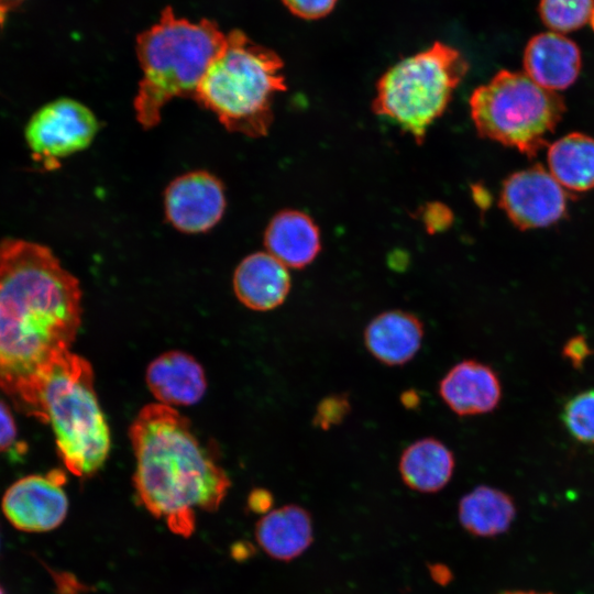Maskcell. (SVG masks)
<instances>
[{
	"instance_id": "obj_19",
	"label": "cell",
	"mask_w": 594,
	"mask_h": 594,
	"mask_svg": "<svg viewBox=\"0 0 594 594\" xmlns=\"http://www.w3.org/2000/svg\"><path fill=\"white\" fill-rule=\"evenodd\" d=\"M398 466L402 480L409 488L436 493L450 482L455 460L442 441L427 437L404 449Z\"/></svg>"
},
{
	"instance_id": "obj_30",
	"label": "cell",
	"mask_w": 594,
	"mask_h": 594,
	"mask_svg": "<svg viewBox=\"0 0 594 594\" xmlns=\"http://www.w3.org/2000/svg\"><path fill=\"white\" fill-rule=\"evenodd\" d=\"M24 1L25 0H0V24H3L7 15Z\"/></svg>"
},
{
	"instance_id": "obj_33",
	"label": "cell",
	"mask_w": 594,
	"mask_h": 594,
	"mask_svg": "<svg viewBox=\"0 0 594 594\" xmlns=\"http://www.w3.org/2000/svg\"><path fill=\"white\" fill-rule=\"evenodd\" d=\"M588 23L591 24L593 31H594V9L591 13V16H590V20H588Z\"/></svg>"
},
{
	"instance_id": "obj_18",
	"label": "cell",
	"mask_w": 594,
	"mask_h": 594,
	"mask_svg": "<svg viewBox=\"0 0 594 594\" xmlns=\"http://www.w3.org/2000/svg\"><path fill=\"white\" fill-rule=\"evenodd\" d=\"M255 538L271 558L289 561L299 557L312 541L309 513L298 505L271 510L257 521Z\"/></svg>"
},
{
	"instance_id": "obj_5",
	"label": "cell",
	"mask_w": 594,
	"mask_h": 594,
	"mask_svg": "<svg viewBox=\"0 0 594 594\" xmlns=\"http://www.w3.org/2000/svg\"><path fill=\"white\" fill-rule=\"evenodd\" d=\"M31 415L48 422L65 466L79 477L106 462L110 432L98 404L91 365L69 349L58 353L41 374Z\"/></svg>"
},
{
	"instance_id": "obj_15",
	"label": "cell",
	"mask_w": 594,
	"mask_h": 594,
	"mask_svg": "<svg viewBox=\"0 0 594 594\" xmlns=\"http://www.w3.org/2000/svg\"><path fill=\"white\" fill-rule=\"evenodd\" d=\"M146 385L158 404L188 406L205 395L207 381L198 361L186 352L172 350L154 359L146 369Z\"/></svg>"
},
{
	"instance_id": "obj_3",
	"label": "cell",
	"mask_w": 594,
	"mask_h": 594,
	"mask_svg": "<svg viewBox=\"0 0 594 594\" xmlns=\"http://www.w3.org/2000/svg\"><path fill=\"white\" fill-rule=\"evenodd\" d=\"M227 33L208 19L190 21L166 7L156 23L136 37L142 72L133 100L135 119L145 130L158 124L163 108L174 98H195Z\"/></svg>"
},
{
	"instance_id": "obj_26",
	"label": "cell",
	"mask_w": 594,
	"mask_h": 594,
	"mask_svg": "<svg viewBox=\"0 0 594 594\" xmlns=\"http://www.w3.org/2000/svg\"><path fill=\"white\" fill-rule=\"evenodd\" d=\"M562 353L572 365L580 367L592 354V350L583 336H575L566 341Z\"/></svg>"
},
{
	"instance_id": "obj_1",
	"label": "cell",
	"mask_w": 594,
	"mask_h": 594,
	"mask_svg": "<svg viewBox=\"0 0 594 594\" xmlns=\"http://www.w3.org/2000/svg\"><path fill=\"white\" fill-rule=\"evenodd\" d=\"M81 290L45 245L0 242V389L31 413L38 378L69 349L80 324Z\"/></svg>"
},
{
	"instance_id": "obj_9",
	"label": "cell",
	"mask_w": 594,
	"mask_h": 594,
	"mask_svg": "<svg viewBox=\"0 0 594 594\" xmlns=\"http://www.w3.org/2000/svg\"><path fill=\"white\" fill-rule=\"evenodd\" d=\"M499 205L520 230L544 228L565 216L568 194L550 172L537 164L505 179Z\"/></svg>"
},
{
	"instance_id": "obj_8",
	"label": "cell",
	"mask_w": 594,
	"mask_h": 594,
	"mask_svg": "<svg viewBox=\"0 0 594 594\" xmlns=\"http://www.w3.org/2000/svg\"><path fill=\"white\" fill-rule=\"evenodd\" d=\"M99 129L95 113L72 98L42 106L30 118L24 135L32 156L47 170L62 160L87 148Z\"/></svg>"
},
{
	"instance_id": "obj_13",
	"label": "cell",
	"mask_w": 594,
	"mask_h": 594,
	"mask_svg": "<svg viewBox=\"0 0 594 594\" xmlns=\"http://www.w3.org/2000/svg\"><path fill=\"white\" fill-rule=\"evenodd\" d=\"M579 46L557 32L532 36L524 51L525 74L540 87L558 91L570 87L581 70Z\"/></svg>"
},
{
	"instance_id": "obj_7",
	"label": "cell",
	"mask_w": 594,
	"mask_h": 594,
	"mask_svg": "<svg viewBox=\"0 0 594 594\" xmlns=\"http://www.w3.org/2000/svg\"><path fill=\"white\" fill-rule=\"evenodd\" d=\"M469 63L455 48L436 42L391 67L378 80L373 111L388 118L417 143L451 101Z\"/></svg>"
},
{
	"instance_id": "obj_20",
	"label": "cell",
	"mask_w": 594,
	"mask_h": 594,
	"mask_svg": "<svg viewBox=\"0 0 594 594\" xmlns=\"http://www.w3.org/2000/svg\"><path fill=\"white\" fill-rule=\"evenodd\" d=\"M550 174L564 188L586 191L594 188V139L579 132L554 141L548 148Z\"/></svg>"
},
{
	"instance_id": "obj_27",
	"label": "cell",
	"mask_w": 594,
	"mask_h": 594,
	"mask_svg": "<svg viewBox=\"0 0 594 594\" xmlns=\"http://www.w3.org/2000/svg\"><path fill=\"white\" fill-rule=\"evenodd\" d=\"M16 438V427L9 408L0 402V452L10 449Z\"/></svg>"
},
{
	"instance_id": "obj_2",
	"label": "cell",
	"mask_w": 594,
	"mask_h": 594,
	"mask_svg": "<svg viewBox=\"0 0 594 594\" xmlns=\"http://www.w3.org/2000/svg\"><path fill=\"white\" fill-rule=\"evenodd\" d=\"M140 503L168 529L190 537L196 510L215 512L231 482L195 435L189 420L162 404L143 407L130 426Z\"/></svg>"
},
{
	"instance_id": "obj_28",
	"label": "cell",
	"mask_w": 594,
	"mask_h": 594,
	"mask_svg": "<svg viewBox=\"0 0 594 594\" xmlns=\"http://www.w3.org/2000/svg\"><path fill=\"white\" fill-rule=\"evenodd\" d=\"M448 210L443 206L429 207L425 213V222L430 229L438 230L444 228V224L450 223L451 216L446 213Z\"/></svg>"
},
{
	"instance_id": "obj_16",
	"label": "cell",
	"mask_w": 594,
	"mask_h": 594,
	"mask_svg": "<svg viewBox=\"0 0 594 594\" xmlns=\"http://www.w3.org/2000/svg\"><path fill=\"white\" fill-rule=\"evenodd\" d=\"M287 268L267 252L248 255L233 274L235 296L252 310L267 311L278 307L290 290Z\"/></svg>"
},
{
	"instance_id": "obj_31",
	"label": "cell",
	"mask_w": 594,
	"mask_h": 594,
	"mask_svg": "<svg viewBox=\"0 0 594 594\" xmlns=\"http://www.w3.org/2000/svg\"><path fill=\"white\" fill-rule=\"evenodd\" d=\"M419 396L415 391H406L400 396V402L406 408H416L419 404Z\"/></svg>"
},
{
	"instance_id": "obj_21",
	"label": "cell",
	"mask_w": 594,
	"mask_h": 594,
	"mask_svg": "<svg viewBox=\"0 0 594 594\" xmlns=\"http://www.w3.org/2000/svg\"><path fill=\"white\" fill-rule=\"evenodd\" d=\"M458 513L468 531L481 537H492L508 529L516 512L506 493L482 485L460 499Z\"/></svg>"
},
{
	"instance_id": "obj_12",
	"label": "cell",
	"mask_w": 594,
	"mask_h": 594,
	"mask_svg": "<svg viewBox=\"0 0 594 594\" xmlns=\"http://www.w3.org/2000/svg\"><path fill=\"white\" fill-rule=\"evenodd\" d=\"M439 395L458 416L483 415L498 406L502 385L491 366L476 360H463L441 378Z\"/></svg>"
},
{
	"instance_id": "obj_22",
	"label": "cell",
	"mask_w": 594,
	"mask_h": 594,
	"mask_svg": "<svg viewBox=\"0 0 594 594\" xmlns=\"http://www.w3.org/2000/svg\"><path fill=\"white\" fill-rule=\"evenodd\" d=\"M594 0H540L539 15L543 24L560 34L588 23Z\"/></svg>"
},
{
	"instance_id": "obj_11",
	"label": "cell",
	"mask_w": 594,
	"mask_h": 594,
	"mask_svg": "<svg viewBox=\"0 0 594 594\" xmlns=\"http://www.w3.org/2000/svg\"><path fill=\"white\" fill-rule=\"evenodd\" d=\"M226 206L223 184L206 170L185 173L173 179L164 191L165 217L183 233L209 231L222 218Z\"/></svg>"
},
{
	"instance_id": "obj_17",
	"label": "cell",
	"mask_w": 594,
	"mask_h": 594,
	"mask_svg": "<svg viewBox=\"0 0 594 594\" xmlns=\"http://www.w3.org/2000/svg\"><path fill=\"white\" fill-rule=\"evenodd\" d=\"M264 244L267 253L286 267L302 268L320 251L319 229L308 215L298 210H283L270 221Z\"/></svg>"
},
{
	"instance_id": "obj_32",
	"label": "cell",
	"mask_w": 594,
	"mask_h": 594,
	"mask_svg": "<svg viewBox=\"0 0 594 594\" xmlns=\"http://www.w3.org/2000/svg\"><path fill=\"white\" fill-rule=\"evenodd\" d=\"M502 594H550V593H538L532 591H516V592H506Z\"/></svg>"
},
{
	"instance_id": "obj_14",
	"label": "cell",
	"mask_w": 594,
	"mask_h": 594,
	"mask_svg": "<svg viewBox=\"0 0 594 594\" xmlns=\"http://www.w3.org/2000/svg\"><path fill=\"white\" fill-rule=\"evenodd\" d=\"M425 336L422 321L413 312L393 309L376 315L364 329V344L371 355L387 366L411 361Z\"/></svg>"
},
{
	"instance_id": "obj_25",
	"label": "cell",
	"mask_w": 594,
	"mask_h": 594,
	"mask_svg": "<svg viewBox=\"0 0 594 594\" xmlns=\"http://www.w3.org/2000/svg\"><path fill=\"white\" fill-rule=\"evenodd\" d=\"M286 8L295 15L315 20L330 13L337 0H282Z\"/></svg>"
},
{
	"instance_id": "obj_34",
	"label": "cell",
	"mask_w": 594,
	"mask_h": 594,
	"mask_svg": "<svg viewBox=\"0 0 594 594\" xmlns=\"http://www.w3.org/2000/svg\"><path fill=\"white\" fill-rule=\"evenodd\" d=\"M0 594H4V591L1 585H0Z\"/></svg>"
},
{
	"instance_id": "obj_6",
	"label": "cell",
	"mask_w": 594,
	"mask_h": 594,
	"mask_svg": "<svg viewBox=\"0 0 594 594\" xmlns=\"http://www.w3.org/2000/svg\"><path fill=\"white\" fill-rule=\"evenodd\" d=\"M470 109L482 138L534 157L561 121L565 105L557 91L525 73L504 69L472 92Z\"/></svg>"
},
{
	"instance_id": "obj_10",
	"label": "cell",
	"mask_w": 594,
	"mask_h": 594,
	"mask_svg": "<svg viewBox=\"0 0 594 594\" xmlns=\"http://www.w3.org/2000/svg\"><path fill=\"white\" fill-rule=\"evenodd\" d=\"M62 470L33 474L14 482L4 493L1 507L7 519L19 530L45 532L66 518L68 498Z\"/></svg>"
},
{
	"instance_id": "obj_24",
	"label": "cell",
	"mask_w": 594,
	"mask_h": 594,
	"mask_svg": "<svg viewBox=\"0 0 594 594\" xmlns=\"http://www.w3.org/2000/svg\"><path fill=\"white\" fill-rule=\"evenodd\" d=\"M351 404L348 395L333 394L322 398L312 417L315 427L329 430L340 425L350 414Z\"/></svg>"
},
{
	"instance_id": "obj_4",
	"label": "cell",
	"mask_w": 594,
	"mask_h": 594,
	"mask_svg": "<svg viewBox=\"0 0 594 594\" xmlns=\"http://www.w3.org/2000/svg\"><path fill=\"white\" fill-rule=\"evenodd\" d=\"M283 67L274 51L232 30L194 100L212 112L228 131L265 136L274 120V97L287 89Z\"/></svg>"
},
{
	"instance_id": "obj_29",
	"label": "cell",
	"mask_w": 594,
	"mask_h": 594,
	"mask_svg": "<svg viewBox=\"0 0 594 594\" xmlns=\"http://www.w3.org/2000/svg\"><path fill=\"white\" fill-rule=\"evenodd\" d=\"M273 498L267 491H254L250 496V507L256 513H268Z\"/></svg>"
},
{
	"instance_id": "obj_23",
	"label": "cell",
	"mask_w": 594,
	"mask_h": 594,
	"mask_svg": "<svg viewBox=\"0 0 594 594\" xmlns=\"http://www.w3.org/2000/svg\"><path fill=\"white\" fill-rule=\"evenodd\" d=\"M562 421L571 437L584 444H594V389L571 397L562 410Z\"/></svg>"
}]
</instances>
